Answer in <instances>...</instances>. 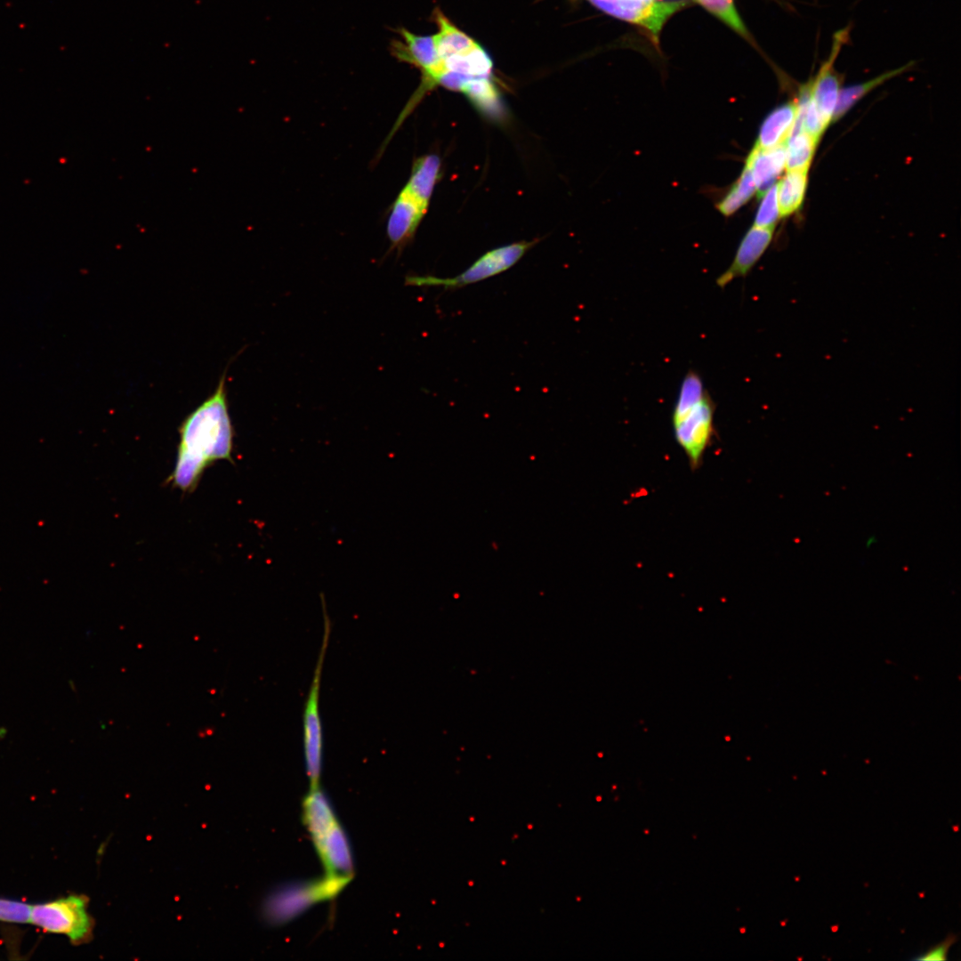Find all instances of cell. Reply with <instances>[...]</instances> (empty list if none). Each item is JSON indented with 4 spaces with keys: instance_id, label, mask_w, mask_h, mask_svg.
Returning <instances> with one entry per match:
<instances>
[{
    "instance_id": "cell-19",
    "label": "cell",
    "mask_w": 961,
    "mask_h": 961,
    "mask_svg": "<svg viewBox=\"0 0 961 961\" xmlns=\"http://www.w3.org/2000/svg\"><path fill=\"white\" fill-rule=\"evenodd\" d=\"M761 197L762 200L756 212L754 226L758 228H774L777 221L780 217L777 184L771 186Z\"/></svg>"
},
{
    "instance_id": "cell-5",
    "label": "cell",
    "mask_w": 961,
    "mask_h": 961,
    "mask_svg": "<svg viewBox=\"0 0 961 961\" xmlns=\"http://www.w3.org/2000/svg\"><path fill=\"white\" fill-rule=\"evenodd\" d=\"M351 878L327 875L318 880L286 884L265 900L263 916L271 925H283L313 904L335 897Z\"/></svg>"
},
{
    "instance_id": "cell-14",
    "label": "cell",
    "mask_w": 961,
    "mask_h": 961,
    "mask_svg": "<svg viewBox=\"0 0 961 961\" xmlns=\"http://www.w3.org/2000/svg\"><path fill=\"white\" fill-rule=\"evenodd\" d=\"M808 169L788 170L777 183L780 217L795 212L802 205L807 186Z\"/></svg>"
},
{
    "instance_id": "cell-16",
    "label": "cell",
    "mask_w": 961,
    "mask_h": 961,
    "mask_svg": "<svg viewBox=\"0 0 961 961\" xmlns=\"http://www.w3.org/2000/svg\"><path fill=\"white\" fill-rule=\"evenodd\" d=\"M818 141L804 130H791L785 142L787 170H809Z\"/></svg>"
},
{
    "instance_id": "cell-10",
    "label": "cell",
    "mask_w": 961,
    "mask_h": 961,
    "mask_svg": "<svg viewBox=\"0 0 961 961\" xmlns=\"http://www.w3.org/2000/svg\"><path fill=\"white\" fill-rule=\"evenodd\" d=\"M774 228L753 226L742 238L733 261L716 279V285L723 288L739 278L746 277L769 246Z\"/></svg>"
},
{
    "instance_id": "cell-12",
    "label": "cell",
    "mask_w": 961,
    "mask_h": 961,
    "mask_svg": "<svg viewBox=\"0 0 961 961\" xmlns=\"http://www.w3.org/2000/svg\"><path fill=\"white\" fill-rule=\"evenodd\" d=\"M746 166L751 170L756 192L761 197L786 167V145L781 144L771 149L753 148L748 154Z\"/></svg>"
},
{
    "instance_id": "cell-6",
    "label": "cell",
    "mask_w": 961,
    "mask_h": 961,
    "mask_svg": "<svg viewBox=\"0 0 961 961\" xmlns=\"http://www.w3.org/2000/svg\"><path fill=\"white\" fill-rule=\"evenodd\" d=\"M28 923L44 932L65 935L73 944L89 940L93 926L87 899L81 895L30 905Z\"/></svg>"
},
{
    "instance_id": "cell-4",
    "label": "cell",
    "mask_w": 961,
    "mask_h": 961,
    "mask_svg": "<svg viewBox=\"0 0 961 961\" xmlns=\"http://www.w3.org/2000/svg\"><path fill=\"white\" fill-rule=\"evenodd\" d=\"M440 172L441 161L435 154L415 160L409 178L392 204L387 219L386 233L392 250L401 251L413 238L427 212Z\"/></svg>"
},
{
    "instance_id": "cell-15",
    "label": "cell",
    "mask_w": 961,
    "mask_h": 961,
    "mask_svg": "<svg viewBox=\"0 0 961 961\" xmlns=\"http://www.w3.org/2000/svg\"><path fill=\"white\" fill-rule=\"evenodd\" d=\"M912 66L913 62L911 61L900 68L884 72L864 83L841 89L839 92V96L832 121H836L837 119H839L868 93L879 86L880 85L885 83L889 79L902 74L906 70L909 69Z\"/></svg>"
},
{
    "instance_id": "cell-13",
    "label": "cell",
    "mask_w": 961,
    "mask_h": 961,
    "mask_svg": "<svg viewBox=\"0 0 961 961\" xmlns=\"http://www.w3.org/2000/svg\"><path fill=\"white\" fill-rule=\"evenodd\" d=\"M796 115V101L774 109L763 120L753 148L765 149L784 144L794 125Z\"/></svg>"
},
{
    "instance_id": "cell-11",
    "label": "cell",
    "mask_w": 961,
    "mask_h": 961,
    "mask_svg": "<svg viewBox=\"0 0 961 961\" xmlns=\"http://www.w3.org/2000/svg\"><path fill=\"white\" fill-rule=\"evenodd\" d=\"M312 841L327 875L352 877L351 849L338 820Z\"/></svg>"
},
{
    "instance_id": "cell-8",
    "label": "cell",
    "mask_w": 961,
    "mask_h": 961,
    "mask_svg": "<svg viewBox=\"0 0 961 961\" xmlns=\"http://www.w3.org/2000/svg\"><path fill=\"white\" fill-rule=\"evenodd\" d=\"M533 242H517L489 251L464 272L454 278L413 277L410 284L438 286L455 289L496 276L513 266L533 246Z\"/></svg>"
},
{
    "instance_id": "cell-17",
    "label": "cell",
    "mask_w": 961,
    "mask_h": 961,
    "mask_svg": "<svg viewBox=\"0 0 961 961\" xmlns=\"http://www.w3.org/2000/svg\"><path fill=\"white\" fill-rule=\"evenodd\" d=\"M755 192L756 185L751 170L745 165L741 175L719 202L717 208L723 215H731L746 204Z\"/></svg>"
},
{
    "instance_id": "cell-9",
    "label": "cell",
    "mask_w": 961,
    "mask_h": 961,
    "mask_svg": "<svg viewBox=\"0 0 961 961\" xmlns=\"http://www.w3.org/2000/svg\"><path fill=\"white\" fill-rule=\"evenodd\" d=\"M593 5L622 20L645 28L658 43L661 28L667 20L682 9L683 1L661 0H588Z\"/></svg>"
},
{
    "instance_id": "cell-1",
    "label": "cell",
    "mask_w": 961,
    "mask_h": 961,
    "mask_svg": "<svg viewBox=\"0 0 961 961\" xmlns=\"http://www.w3.org/2000/svg\"><path fill=\"white\" fill-rule=\"evenodd\" d=\"M179 432L177 460L169 480L182 491L191 492L208 465L231 460L233 428L224 374L214 392L184 419Z\"/></svg>"
},
{
    "instance_id": "cell-20",
    "label": "cell",
    "mask_w": 961,
    "mask_h": 961,
    "mask_svg": "<svg viewBox=\"0 0 961 961\" xmlns=\"http://www.w3.org/2000/svg\"><path fill=\"white\" fill-rule=\"evenodd\" d=\"M30 904L0 898V921L5 923H28Z\"/></svg>"
},
{
    "instance_id": "cell-2",
    "label": "cell",
    "mask_w": 961,
    "mask_h": 961,
    "mask_svg": "<svg viewBox=\"0 0 961 961\" xmlns=\"http://www.w3.org/2000/svg\"><path fill=\"white\" fill-rule=\"evenodd\" d=\"M434 19L438 26L433 34L437 59L421 72L420 85L404 107L408 112H412L436 86L463 93L473 80L492 76V60L480 44L456 27L440 10H435Z\"/></svg>"
},
{
    "instance_id": "cell-7",
    "label": "cell",
    "mask_w": 961,
    "mask_h": 961,
    "mask_svg": "<svg viewBox=\"0 0 961 961\" xmlns=\"http://www.w3.org/2000/svg\"><path fill=\"white\" fill-rule=\"evenodd\" d=\"M325 612L324 634L303 714V743L311 787H319L323 761V730L319 714V692L324 658L330 637V620Z\"/></svg>"
},
{
    "instance_id": "cell-21",
    "label": "cell",
    "mask_w": 961,
    "mask_h": 961,
    "mask_svg": "<svg viewBox=\"0 0 961 961\" xmlns=\"http://www.w3.org/2000/svg\"><path fill=\"white\" fill-rule=\"evenodd\" d=\"M957 936L953 933L948 935L942 941L931 947L925 952H923L917 957H913L914 960L923 961H941L948 958L949 951L951 946L956 942Z\"/></svg>"
},
{
    "instance_id": "cell-3",
    "label": "cell",
    "mask_w": 961,
    "mask_h": 961,
    "mask_svg": "<svg viewBox=\"0 0 961 961\" xmlns=\"http://www.w3.org/2000/svg\"><path fill=\"white\" fill-rule=\"evenodd\" d=\"M715 411V404L701 376L689 370L681 383L671 421L675 441L692 471L699 468L711 444Z\"/></svg>"
},
{
    "instance_id": "cell-18",
    "label": "cell",
    "mask_w": 961,
    "mask_h": 961,
    "mask_svg": "<svg viewBox=\"0 0 961 961\" xmlns=\"http://www.w3.org/2000/svg\"><path fill=\"white\" fill-rule=\"evenodd\" d=\"M699 4L745 38L749 33L740 19L733 0H696Z\"/></svg>"
}]
</instances>
